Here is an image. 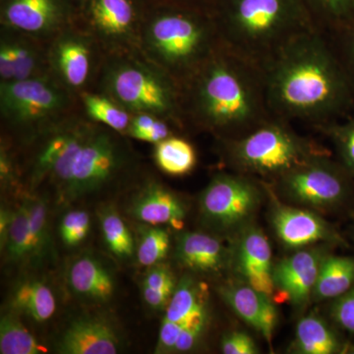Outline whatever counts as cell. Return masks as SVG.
I'll use <instances>...</instances> for the list:
<instances>
[{
	"mask_svg": "<svg viewBox=\"0 0 354 354\" xmlns=\"http://www.w3.org/2000/svg\"><path fill=\"white\" fill-rule=\"evenodd\" d=\"M262 71L274 118L321 128L354 111L353 84L326 32L297 37Z\"/></svg>",
	"mask_w": 354,
	"mask_h": 354,
	"instance_id": "cell-1",
	"label": "cell"
},
{
	"mask_svg": "<svg viewBox=\"0 0 354 354\" xmlns=\"http://www.w3.org/2000/svg\"><path fill=\"white\" fill-rule=\"evenodd\" d=\"M184 120L225 140L246 134L274 118L262 69L218 46L181 86Z\"/></svg>",
	"mask_w": 354,
	"mask_h": 354,
	"instance_id": "cell-2",
	"label": "cell"
},
{
	"mask_svg": "<svg viewBox=\"0 0 354 354\" xmlns=\"http://www.w3.org/2000/svg\"><path fill=\"white\" fill-rule=\"evenodd\" d=\"M211 16L221 46L261 69L317 30L301 0H218Z\"/></svg>",
	"mask_w": 354,
	"mask_h": 354,
	"instance_id": "cell-3",
	"label": "cell"
},
{
	"mask_svg": "<svg viewBox=\"0 0 354 354\" xmlns=\"http://www.w3.org/2000/svg\"><path fill=\"white\" fill-rule=\"evenodd\" d=\"M148 57L177 81L185 83L221 46L211 14L174 9L156 16L142 34Z\"/></svg>",
	"mask_w": 354,
	"mask_h": 354,
	"instance_id": "cell-4",
	"label": "cell"
},
{
	"mask_svg": "<svg viewBox=\"0 0 354 354\" xmlns=\"http://www.w3.org/2000/svg\"><path fill=\"white\" fill-rule=\"evenodd\" d=\"M104 94L132 114L148 113L180 123L184 120L180 84L156 65L134 58L114 60L104 72Z\"/></svg>",
	"mask_w": 354,
	"mask_h": 354,
	"instance_id": "cell-5",
	"label": "cell"
},
{
	"mask_svg": "<svg viewBox=\"0 0 354 354\" xmlns=\"http://www.w3.org/2000/svg\"><path fill=\"white\" fill-rule=\"evenodd\" d=\"M225 144L230 162L242 174L274 178L326 153L293 131L288 121L278 118H270L241 137L225 140Z\"/></svg>",
	"mask_w": 354,
	"mask_h": 354,
	"instance_id": "cell-6",
	"label": "cell"
},
{
	"mask_svg": "<svg viewBox=\"0 0 354 354\" xmlns=\"http://www.w3.org/2000/svg\"><path fill=\"white\" fill-rule=\"evenodd\" d=\"M64 88L44 76L0 84L2 118L14 127L50 124L69 108Z\"/></svg>",
	"mask_w": 354,
	"mask_h": 354,
	"instance_id": "cell-7",
	"label": "cell"
},
{
	"mask_svg": "<svg viewBox=\"0 0 354 354\" xmlns=\"http://www.w3.org/2000/svg\"><path fill=\"white\" fill-rule=\"evenodd\" d=\"M349 177L342 165L335 164L322 153L277 179L291 199L309 206L330 207L348 195Z\"/></svg>",
	"mask_w": 354,
	"mask_h": 354,
	"instance_id": "cell-8",
	"label": "cell"
},
{
	"mask_svg": "<svg viewBox=\"0 0 354 354\" xmlns=\"http://www.w3.org/2000/svg\"><path fill=\"white\" fill-rule=\"evenodd\" d=\"M124 162L120 144L111 133L92 129L77 153L64 195L77 199L101 189Z\"/></svg>",
	"mask_w": 354,
	"mask_h": 354,
	"instance_id": "cell-9",
	"label": "cell"
},
{
	"mask_svg": "<svg viewBox=\"0 0 354 354\" xmlns=\"http://www.w3.org/2000/svg\"><path fill=\"white\" fill-rule=\"evenodd\" d=\"M259 195L256 184L243 174H221L203 191L200 208L212 225L232 228L252 215Z\"/></svg>",
	"mask_w": 354,
	"mask_h": 354,
	"instance_id": "cell-10",
	"label": "cell"
},
{
	"mask_svg": "<svg viewBox=\"0 0 354 354\" xmlns=\"http://www.w3.org/2000/svg\"><path fill=\"white\" fill-rule=\"evenodd\" d=\"M92 128L67 123L51 131L39 151L34 165V181L50 176L64 193L71 176L72 165Z\"/></svg>",
	"mask_w": 354,
	"mask_h": 354,
	"instance_id": "cell-11",
	"label": "cell"
},
{
	"mask_svg": "<svg viewBox=\"0 0 354 354\" xmlns=\"http://www.w3.org/2000/svg\"><path fill=\"white\" fill-rule=\"evenodd\" d=\"M324 255L318 250H304L281 260L272 269L274 288L293 304H304L315 288Z\"/></svg>",
	"mask_w": 354,
	"mask_h": 354,
	"instance_id": "cell-12",
	"label": "cell"
},
{
	"mask_svg": "<svg viewBox=\"0 0 354 354\" xmlns=\"http://www.w3.org/2000/svg\"><path fill=\"white\" fill-rule=\"evenodd\" d=\"M220 292L230 308L271 344L278 320L272 297L255 290L249 283H227L221 286Z\"/></svg>",
	"mask_w": 354,
	"mask_h": 354,
	"instance_id": "cell-13",
	"label": "cell"
},
{
	"mask_svg": "<svg viewBox=\"0 0 354 354\" xmlns=\"http://www.w3.org/2000/svg\"><path fill=\"white\" fill-rule=\"evenodd\" d=\"M272 225L281 242L292 248L320 241H341L323 218L305 209L281 205L274 211Z\"/></svg>",
	"mask_w": 354,
	"mask_h": 354,
	"instance_id": "cell-14",
	"label": "cell"
},
{
	"mask_svg": "<svg viewBox=\"0 0 354 354\" xmlns=\"http://www.w3.org/2000/svg\"><path fill=\"white\" fill-rule=\"evenodd\" d=\"M50 62L66 87L80 88L88 82L92 72V48L81 35L65 32L51 48Z\"/></svg>",
	"mask_w": 354,
	"mask_h": 354,
	"instance_id": "cell-15",
	"label": "cell"
},
{
	"mask_svg": "<svg viewBox=\"0 0 354 354\" xmlns=\"http://www.w3.org/2000/svg\"><path fill=\"white\" fill-rule=\"evenodd\" d=\"M118 335L111 326L99 318H80L65 330L58 342V353L64 354H115Z\"/></svg>",
	"mask_w": 354,
	"mask_h": 354,
	"instance_id": "cell-16",
	"label": "cell"
},
{
	"mask_svg": "<svg viewBox=\"0 0 354 354\" xmlns=\"http://www.w3.org/2000/svg\"><path fill=\"white\" fill-rule=\"evenodd\" d=\"M237 264L249 285L272 297L274 290L272 249L267 237L257 228H250L242 236Z\"/></svg>",
	"mask_w": 354,
	"mask_h": 354,
	"instance_id": "cell-17",
	"label": "cell"
},
{
	"mask_svg": "<svg viewBox=\"0 0 354 354\" xmlns=\"http://www.w3.org/2000/svg\"><path fill=\"white\" fill-rule=\"evenodd\" d=\"M130 214L135 220L149 225H171L183 227L185 208L176 194L158 184H151L133 200Z\"/></svg>",
	"mask_w": 354,
	"mask_h": 354,
	"instance_id": "cell-18",
	"label": "cell"
},
{
	"mask_svg": "<svg viewBox=\"0 0 354 354\" xmlns=\"http://www.w3.org/2000/svg\"><path fill=\"white\" fill-rule=\"evenodd\" d=\"M9 27L28 35H46L57 29L62 11L57 0H9L4 8Z\"/></svg>",
	"mask_w": 354,
	"mask_h": 354,
	"instance_id": "cell-19",
	"label": "cell"
},
{
	"mask_svg": "<svg viewBox=\"0 0 354 354\" xmlns=\"http://www.w3.org/2000/svg\"><path fill=\"white\" fill-rule=\"evenodd\" d=\"M90 15L95 32L106 41L123 43L134 34L131 0H93Z\"/></svg>",
	"mask_w": 354,
	"mask_h": 354,
	"instance_id": "cell-20",
	"label": "cell"
},
{
	"mask_svg": "<svg viewBox=\"0 0 354 354\" xmlns=\"http://www.w3.org/2000/svg\"><path fill=\"white\" fill-rule=\"evenodd\" d=\"M68 283L74 293L90 301H109L114 292L113 274L100 261L90 256H83L72 263Z\"/></svg>",
	"mask_w": 354,
	"mask_h": 354,
	"instance_id": "cell-21",
	"label": "cell"
},
{
	"mask_svg": "<svg viewBox=\"0 0 354 354\" xmlns=\"http://www.w3.org/2000/svg\"><path fill=\"white\" fill-rule=\"evenodd\" d=\"M179 262L193 271L213 272L225 265V252L215 237L200 232H188L179 237L176 246Z\"/></svg>",
	"mask_w": 354,
	"mask_h": 354,
	"instance_id": "cell-22",
	"label": "cell"
},
{
	"mask_svg": "<svg viewBox=\"0 0 354 354\" xmlns=\"http://www.w3.org/2000/svg\"><path fill=\"white\" fill-rule=\"evenodd\" d=\"M354 286V257L324 258L314 295L319 299L337 298Z\"/></svg>",
	"mask_w": 354,
	"mask_h": 354,
	"instance_id": "cell-23",
	"label": "cell"
},
{
	"mask_svg": "<svg viewBox=\"0 0 354 354\" xmlns=\"http://www.w3.org/2000/svg\"><path fill=\"white\" fill-rule=\"evenodd\" d=\"M319 31L337 32L354 26V0H301Z\"/></svg>",
	"mask_w": 354,
	"mask_h": 354,
	"instance_id": "cell-24",
	"label": "cell"
},
{
	"mask_svg": "<svg viewBox=\"0 0 354 354\" xmlns=\"http://www.w3.org/2000/svg\"><path fill=\"white\" fill-rule=\"evenodd\" d=\"M12 304L15 308L39 323L50 320L57 309L53 291L38 281H24L18 286L14 291Z\"/></svg>",
	"mask_w": 354,
	"mask_h": 354,
	"instance_id": "cell-25",
	"label": "cell"
},
{
	"mask_svg": "<svg viewBox=\"0 0 354 354\" xmlns=\"http://www.w3.org/2000/svg\"><path fill=\"white\" fill-rule=\"evenodd\" d=\"M341 344L322 319L314 315L304 317L297 325L295 351L302 354L339 353Z\"/></svg>",
	"mask_w": 354,
	"mask_h": 354,
	"instance_id": "cell-26",
	"label": "cell"
},
{
	"mask_svg": "<svg viewBox=\"0 0 354 354\" xmlns=\"http://www.w3.org/2000/svg\"><path fill=\"white\" fill-rule=\"evenodd\" d=\"M155 160L165 174L181 176L189 174L194 169L197 157L189 142L171 136L156 144Z\"/></svg>",
	"mask_w": 354,
	"mask_h": 354,
	"instance_id": "cell-27",
	"label": "cell"
},
{
	"mask_svg": "<svg viewBox=\"0 0 354 354\" xmlns=\"http://www.w3.org/2000/svg\"><path fill=\"white\" fill-rule=\"evenodd\" d=\"M165 311V319L174 322H181L194 317L206 315L202 286L198 285L192 279H181Z\"/></svg>",
	"mask_w": 354,
	"mask_h": 354,
	"instance_id": "cell-28",
	"label": "cell"
},
{
	"mask_svg": "<svg viewBox=\"0 0 354 354\" xmlns=\"http://www.w3.org/2000/svg\"><path fill=\"white\" fill-rule=\"evenodd\" d=\"M1 247H4L9 259L14 262L34 259L29 214L25 200L11 213L10 223Z\"/></svg>",
	"mask_w": 354,
	"mask_h": 354,
	"instance_id": "cell-29",
	"label": "cell"
},
{
	"mask_svg": "<svg viewBox=\"0 0 354 354\" xmlns=\"http://www.w3.org/2000/svg\"><path fill=\"white\" fill-rule=\"evenodd\" d=\"M83 104L91 120L106 125L113 131L124 132L129 129L132 113L108 95L87 93L83 95Z\"/></svg>",
	"mask_w": 354,
	"mask_h": 354,
	"instance_id": "cell-30",
	"label": "cell"
},
{
	"mask_svg": "<svg viewBox=\"0 0 354 354\" xmlns=\"http://www.w3.org/2000/svg\"><path fill=\"white\" fill-rule=\"evenodd\" d=\"M46 349L37 342L20 319L13 314H6L0 321V353L39 354Z\"/></svg>",
	"mask_w": 354,
	"mask_h": 354,
	"instance_id": "cell-31",
	"label": "cell"
},
{
	"mask_svg": "<svg viewBox=\"0 0 354 354\" xmlns=\"http://www.w3.org/2000/svg\"><path fill=\"white\" fill-rule=\"evenodd\" d=\"M104 241L109 250L120 259H128L134 254V241L127 223L113 208H106L101 214Z\"/></svg>",
	"mask_w": 354,
	"mask_h": 354,
	"instance_id": "cell-32",
	"label": "cell"
},
{
	"mask_svg": "<svg viewBox=\"0 0 354 354\" xmlns=\"http://www.w3.org/2000/svg\"><path fill=\"white\" fill-rule=\"evenodd\" d=\"M329 134L341 158L342 167L354 177V111L344 120L321 127Z\"/></svg>",
	"mask_w": 354,
	"mask_h": 354,
	"instance_id": "cell-33",
	"label": "cell"
},
{
	"mask_svg": "<svg viewBox=\"0 0 354 354\" xmlns=\"http://www.w3.org/2000/svg\"><path fill=\"white\" fill-rule=\"evenodd\" d=\"M169 235L167 230L158 225L144 227L140 234L137 258L140 264L145 267L158 264L169 252Z\"/></svg>",
	"mask_w": 354,
	"mask_h": 354,
	"instance_id": "cell-34",
	"label": "cell"
},
{
	"mask_svg": "<svg viewBox=\"0 0 354 354\" xmlns=\"http://www.w3.org/2000/svg\"><path fill=\"white\" fill-rule=\"evenodd\" d=\"M29 214L30 230L34 247V259L41 258L46 254L50 242L48 235V207L39 198L25 199Z\"/></svg>",
	"mask_w": 354,
	"mask_h": 354,
	"instance_id": "cell-35",
	"label": "cell"
},
{
	"mask_svg": "<svg viewBox=\"0 0 354 354\" xmlns=\"http://www.w3.org/2000/svg\"><path fill=\"white\" fill-rule=\"evenodd\" d=\"M12 48L14 57L13 81L26 80L39 75L41 57L36 48L28 41L8 39Z\"/></svg>",
	"mask_w": 354,
	"mask_h": 354,
	"instance_id": "cell-36",
	"label": "cell"
},
{
	"mask_svg": "<svg viewBox=\"0 0 354 354\" xmlns=\"http://www.w3.org/2000/svg\"><path fill=\"white\" fill-rule=\"evenodd\" d=\"M90 225V216L87 212L82 209L68 212L60 223V237L66 246L79 245L87 237Z\"/></svg>",
	"mask_w": 354,
	"mask_h": 354,
	"instance_id": "cell-37",
	"label": "cell"
},
{
	"mask_svg": "<svg viewBox=\"0 0 354 354\" xmlns=\"http://www.w3.org/2000/svg\"><path fill=\"white\" fill-rule=\"evenodd\" d=\"M327 34V32H326ZM354 86V26L328 34Z\"/></svg>",
	"mask_w": 354,
	"mask_h": 354,
	"instance_id": "cell-38",
	"label": "cell"
},
{
	"mask_svg": "<svg viewBox=\"0 0 354 354\" xmlns=\"http://www.w3.org/2000/svg\"><path fill=\"white\" fill-rule=\"evenodd\" d=\"M203 316L194 317V318L181 321V322H174V321H169L167 320V319H164L162 326H160V335H158V341L157 348H156V353H172L181 332H183L188 325H190L191 323L194 322L195 320H197L198 318H201Z\"/></svg>",
	"mask_w": 354,
	"mask_h": 354,
	"instance_id": "cell-39",
	"label": "cell"
},
{
	"mask_svg": "<svg viewBox=\"0 0 354 354\" xmlns=\"http://www.w3.org/2000/svg\"><path fill=\"white\" fill-rule=\"evenodd\" d=\"M335 322L344 330L354 334V288L337 297L332 306Z\"/></svg>",
	"mask_w": 354,
	"mask_h": 354,
	"instance_id": "cell-40",
	"label": "cell"
},
{
	"mask_svg": "<svg viewBox=\"0 0 354 354\" xmlns=\"http://www.w3.org/2000/svg\"><path fill=\"white\" fill-rule=\"evenodd\" d=\"M221 351L225 354H256L258 348L252 337L246 333H230L223 337L221 341Z\"/></svg>",
	"mask_w": 354,
	"mask_h": 354,
	"instance_id": "cell-41",
	"label": "cell"
},
{
	"mask_svg": "<svg viewBox=\"0 0 354 354\" xmlns=\"http://www.w3.org/2000/svg\"><path fill=\"white\" fill-rule=\"evenodd\" d=\"M142 286L162 290V288H174L176 286L174 274L169 268L158 263V264L151 266V269L144 278Z\"/></svg>",
	"mask_w": 354,
	"mask_h": 354,
	"instance_id": "cell-42",
	"label": "cell"
},
{
	"mask_svg": "<svg viewBox=\"0 0 354 354\" xmlns=\"http://www.w3.org/2000/svg\"><path fill=\"white\" fill-rule=\"evenodd\" d=\"M206 316L198 318L181 332L174 346V353H186L193 348L206 327Z\"/></svg>",
	"mask_w": 354,
	"mask_h": 354,
	"instance_id": "cell-43",
	"label": "cell"
},
{
	"mask_svg": "<svg viewBox=\"0 0 354 354\" xmlns=\"http://www.w3.org/2000/svg\"><path fill=\"white\" fill-rule=\"evenodd\" d=\"M176 288L156 290V288L142 286V295H143V298L146 304H148L151 308L160 310L167 306Z\"/></svg>",
	"mask_w": 354,
	"mask_h": 354,
	"instance_id": "cell-44",
	"label": "cell"
},
{
	"mask_svg": "<svg viewBox=\"0 0 354 354\" xmlns=\"http://www.w3.org/2000/svg\"><path fill=\"white\" fill-rule=\"evenodd\" d=\"M0 77L1 82H10L14 79V57L8 39L1 41L0 46Z\"/></svg>",
	"mask_w": 354,
	"mask_h": 354,
	"instance_id": "cell-45",
	"label": "cell"
},
{
	"mask_svg": "<svg viewBox=\"0 0 354 354\" xmlns=\"http://www.w3.org/2000/svg\"><path fill=\"white\" fill-rule=\"evenodd\" d=\"M11 213L7 212L6 209H1V214H0V241L3 242L6 239L7 232V228L9 227V223H10Z\"/></svg>",
	"mask_w": 354,
	"mask_h": 354,
	"instance_id": "cell-46",
	"label": "cell"
}]
</instances>
